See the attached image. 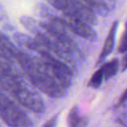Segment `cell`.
<instances>
[{
    "label": "cell",
    "instance_id": "cell-1",
    "mask_svg": "<svg viewBox=\"0 0 127 127\" xmlns=\"http://www.w3.org/2000/svg\"><path fill=\"white\" fill-rule=\"evenodd\" d=\"M15 62L20 66L31 83L40 92L54 98L62 97L65 94L66 90L59 85L51 71L38 58L18 49Z\"/></svg>",
    "mask_w": 127,
    "mask_h": 127
},
{
    "label": "cell",
    "instance_id": "cell-2",
    "mask_svg": "<svg viewBox=\"0 0 127 127\" xmlns=\"http://www.w3.org/2000/svg\"><path fill=\"white\" fill-rule=\"evenodd\" d=\"M0 87L32 112L41 113L44 111L42 97L27 85L18 70L0 72Z\"/></svg>",
    "mask_w": 127,
    "mask_h": 127
},
{
    "label": "cell",
    "instance_id": "cell-3",
    "mask_svg": "<svg viewBox=\"0 0 127 127\" xmlns=\"http://www.w3.org/2000/svg\"><path fill=\"white\" fill-rule=\"evenodd\" d=\"M0 118L10 127H32V120L12 100L0 91Z\"/></svg>",
    "mask_w": 127,
    "mask_h": 127
},
{
    "label": "cell",
    "instance_id": "cell-4",
    "mask_svg": "<svg viewBox=\"0 0 127 127\" xmlns=\"http://www.w3.org/2000/svg\"><path fill=\"white\" fill-rule=\"evenodd\" d=\"M53 8L64 15L74 17L90 25H96L97 18L95 13L81 0H46Z\"/></svg>",
    "mask_w": 127,
    "mask_h": 127
},
{
    "label": "cell",
    "instance_id": "cell-5",
    "mask_svg": "<svg viewBox=\"0 0 127 127\" xmlns=\"http://www.w3.org/2000/svg\"><path fill=\"white\" fill-rule=\"evenodd\" d=\"M60 18L64 27L76 35L83 38L89 39L91 41L97 39V32L92 28L90 24L74 18V17L67 16V15H64Z\"/></svg>",
    "mask_w": 127,
    "mask_h": 127
},
{
    "label": "cell",
    "instance_id": "cell-6",
    "mask_svg": "<svg viewBox=\"0 0 127 127\" xmlns=\"http://www.w3.org/2000/svg\"><path fill=\"white\" fill-rule=\"evenodd\" d=\"M118 25V21H115L114 23L112 24V25H111V29H110L109 32H108L107 37H106L105 40H104L102 51H101L100 54H99L97 64H99L100 63H102V62L105 59L106 57L109 56L111 51H112L113 48H114V44H115V37H116Z\"/></svg>",
    "mask_w": 127,
    "mask_h": 127
},
{
    "label": "cell",
    "instance_id": "cell-7",
    "mask_svg": "<svg viewBox=\"0 0 127 127\" xmlns=\"http://www.w3.org/2000/svg\"><path fill=\"white\" fill-rule=\"evenodd\" d=\"M89 123V118L87 116H81L76 105L73 106L69 111L67 117L68 127H85Z\"/></svg>",
    "mask_w": 127,
    "mask_h": 127
},
{
    "label": "cell",
    "instance_id": "cell-8",
    "mask_svg": "<svg viewBox=\"0 0 127 127\" xmlns=\"http://www.w3.org/2000/svg\"><path fill=\"white\" fill-rule=\"evenodd\" d=\"M85 3L94 13H97L102 16H106L109 13V6L104 0H81Z\"/></svg>",
    "mask_w": 127,
    "mask_h": 127
},
{
    "label": "cell",
    "instance_id": "cell-9",
    "mask_svg": "<svg viewBox=\"0 0 127 127\" xmlns=\"http://www.w3.org/2000/svg\"><path fill=\"white\" fill-rule=\"evenodd\" d=\"M118 68H119V61L117 58H114V59L104 64L100 67V69L103 71L104 79L108 80L114 77L118 72Z\"/></svg>",
    "mask_w": 127,
    "mask_h": 127
},
{
    "label": "cell",
    "instance_id": "cell-10",
    "mask_svg": "<svg viewBox=\"0 0 127 127\" xmlns=\"http://www.w3.org/2000/svg\"><path fill=\"white\" fill-rule=\"evenodd\" d=\"M104 79V75H103L102 70L99 68L95 73L92 76L90 81L88 83V85L92 88H98L102 84V81Z\"/></svg>",
    "mask_w": 127,
    "mask_h": 127
},
{
    "label": "cell",
    "instance_id": "cell-11",
    "mask_svg": "<svg viewBox=\"0 0 127 127\" xmlns=\"http://www.w3.org/2000/svg\"><path fill=\"white\" fill-rule=\"evenodd\" d=\"M118 51L119 53H125L127 51V25H125V29L122 35Z\"/></svg>",
    "mask_w": 127,
    "mask_h": 127
},
{
    "label": "cell",
    "instance_id": "cell-12",
    "mask_svg": "<svg viewBox=\"0 0 127 127\" xmlns=\"http://www.w3.org/2000/svg\"><path fill=\"white\" fill-rule=\"evenodd\" d=\"M58 125V115H55L51 118L42 127H57Z\"/></svg>",
    "mask_w": 127,
    "mask_h": 127
},
{
    "label": "cell",
    "instance_id": "cell-13",
    "mask_svg": "<svg viewBox=\"0 0 127 127\" xmlns=\"http://www.w3.org/2000/svg\"><path fill=\"white\" fill-rule=\"evenodd\" d=\"M126 101H127V88H126V90L124 92V93L121 95V97H119V100H118V104H117L116 106L118 107V106L123 104L124 103H125Z\"/></svg>",
    "mask_w": 127,
    "mask_h": 127
},
{
    "label": "cell",
    "instance_id": "cell-14",
    "mask_svg": "<svg viewBox=\"0 0 127 127\" xmlns=\"http://www.w3.org/2000/svg\"><path fill=\"white\" fill-rule=\"evenodd\" d=\"M127 70V51L125 52V55L123 57V60L121 63V71H125Z\"/></svg>",
    "mask_w": 127,
    "mask_h": 127
},
{
    "label": "cell",
    "instance_id": "cell-15",
    "mask_svg": "<svg viewBox=\"0 0 127 127\" xmlns=\"http://www.w3.org/2000/svg\"><path fill=\"white\" fill-rule=\"evenodd\" d=\"M5 18H6V12L4 8H3V6L0 4V22L4 20Z\"/></svg>",
    "mask_w": 127,
    "mask_h": 127
}]
</instances>
